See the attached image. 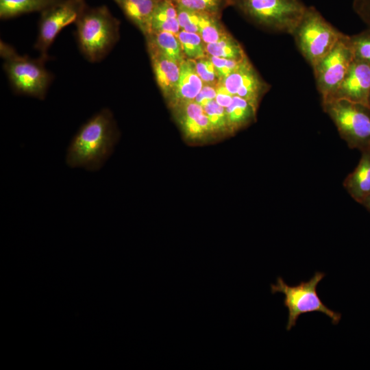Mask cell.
Instances as JSON below:
<instances>
[{
	"instance_id": "obj_1",
	"label": "cell",
	"mask_w": 370,
	"mask_h": 370,
	"mask_svg": "<svg viewBox=\"0 0 370 370\" xmlns=\"http://www.w3.org/2000/svg\"><path fill=\"white\" fill-rule=\"evenodd\" d=\"M119 138L112 112L103 108L82 124L73 136L66 151L65 163L70 168L97 171L112 154Z\"/></svg>"
},
{
	"instance_id": "obj_2",
	"label": "cell",
	"mask_w": 370,
	"mask_h": 370,
	"mask_svg": "<svg viewBox=\"0 0 370 370\" xmlns=\"http://www.w3.org/2000/svg\"><path fill=\"white\" fill-rule=\"evenodd\" d=\"M75 25L79 48L90 62L103 60L118 40L119 23L106 5L87 6Z\"/></svg>"
},
{
	"instance_id": "obj_3",
	"label": "cell",
	"mask_w": 370,
	"mask_h": 370,
	"mask_svg": "<svg viewBox=\"0 0 370 370\" xmlns=\"http://www.w3.org/2000/svg\"><path fill=\"white\" fill-rule=\"evenodd\" d=\"M230 5L256 25L291 36L308 6L303 0H230Z\"/></svg>"
},
{
	"instance_id": "obj_4",
	"label": "cell",
	"mask_w": 370,
	"mask_h": 370,
	"mask_svg": "<svg viewBox=\"0 0 370 370\" xmlns=\"http://www.w3.org/2000/svg\"><path fill=\"white\" fill-rule=\"evenodd\" d=\"M0 53L3 59L4 71L14 92L44 99L53 78L45 66L47 59L19 55L3 41L0 42Z\"/></svg>"
},
{
	"instance_id": "obj_5",
	"label": "cell",
	"mask_w": 370,
	"mask_h": 370,
	"mask_svg": "<svg viewBox=\"0 0 370 370\" xmlns=\"http://www.w3.org/2000/svg\"><path fill=\"white\" fill-rule=\"evenodd\" d=\"M344 34L328 22L314 6L307 8L292 36L300 53L312 68Z\"/></svg>"
},
{
	"instance_id": "obj_6",
	"label": "cell",
	"mask_w": 370,
	"mask_h": 370,
	"mask_svg": "<svg viewBox=\"0 0 370 370\" xmlns=\"http://www.w3.org/2000/svg\"><path fill=\"white\" fill-rule=\"evenodd\" d=\"M323 110L335 125L341 138L351 149H370V108L346 99L321 101Z\"/></svg>"
},
{
	"instance_id": "obj_7",
	"label": "cell",
	"mask_w": 370,
	"mask_h": 370,
	"mask_svg": "<svg viewBox=\"0 0 370 370\" xmlns=\"http://www.w3.org/2000/svg\"><path fill=\"white\" fill-rule=\"evenodd\" d=\"M325 275L323 272H316L309 280L302 281L295 286L288 285L282 278L278 277L276 283L271 285L273 294L280 293L284 295V305L288 312L287 331L295 326L299 316L309 312L323 313L331 319L334 325L340 322L341 314L325 305L317 293V286Z\"/></svg>"
},
{
	"instance_id": "obj_8",
	"label": "cell",
	"mask_w": 370,
	"mask_h": 370,
	"mask_svg": "<svg viewBox=\"0 0 370 370\" xmlns=\"http://www.w3.org/2000/svg\"><path fill=\"white\" fill-rule=\"evenodd\" d=\"M354 59L349 35L344 34L331 51L312 68L321 101L335 92Z\"/></svg>"
},
{
	"instance_id": "obj_9",
	"label": "cell",
	"mask_w": 370,
	"mask_h": 370,
	"mask_svg": "<svg viewBox=\"0 0 370 370\" xmlns=\"http://www.w3.org/2000/svg\"><path fill=\"white\" fill-rule=\"evenodd\" d=\"M87 7L85 0H58L40 12L34 48L49 58L48 50L60 31L77 21Z\"/></svg>"
},
{
	"instance_id": "obj_10",
	"label": "cell",
	"mask_w": 370,
	"mask_h": 370,
	"mask_svg": "<svg viewBox=\"0 0 370 370\" xmlns=\"http://www.w3.org/2000/svg\"><path fill=\"white\" fill-rule=\"evenodd\" d=\"M219 82L230 94L245 99L256 108L269 88V85L262 79L247 56Z\"/></svg>"
},
{
	"instance_id": "obj_11",
	"label": "cell",
	"mask_w": 370,
	"mask_h": 370,
	"mask_svg": "<svg viewBox=\"0 0 370 370\" xmlns=\"http://www.w3.org/2000/svg\"><path fill=\"white\" fill-rule=\"evenodd\" d=\"M369 93L370 65L354 59L341 85L329 99H346L369 106Z\"/></svg>"
},
{
	"instance_id": "obj_12",
	"label": "cell",
	"mask_w": 370,
	"mask_h": 370,
	"mask_svg": "<svg viewBox=\"0 0 370 370\" xmlns=\"http://www.w3.org/2000/svg\"><path fill=\"white\" fill-rule=\"evenodd\" d=\"M173 110L187 138L193 140L201 139L214 132L204 108L195 101L175 106Z\"/></svg>"
},
{
	"instance_id": "obj_13",
	"label": "cell",
	"mask_w": 370,
	"mask_h": 370,
	"mask_svg": "<svg viewBox=\"0 0 370 370\" xmlns=\"http://www.w3.org/2000/svg\"><path fill=\"white\" fill-rule=\"evenodd\" d=\"M204 82L199 77L193 60L185 59L180 63V74L176 87L168 100L175 106L193 101L201 91Z\"/></svg>"
},
{
	"instance_id": "obj_14",
	"label": "cell",
	"mask_w": 370,
	"mask_h": 370,
	"mask_svg": "<svg viewBox=\"0 0 370 370\" xmlns=\"http://www.w3.org/2000/svg\"><path fill=\"white\" fill-rule=\"evenodd\" d=\"M156 82L164 97L169 100L177 84L180 74V63L147 47Z\"/></svg>"
},
{
	"instance_id": "obj_15",
	"label": "cell",
	"mask_w": 370,
	"mask_h": 370,
	"mask_svg": "<svg viewBox=\"0 0 370 370\" xmlns=\"http://www.w3.org/2000/svg\"><path fill=\"white\" fill-rule=\"evenodd\" d=\"M343 184L348 194L360 204L370 194V149L361 151L357 166Z\"/></svg>"
},
{
	"instance_id": "obj_16",
	"label": "cell",
	"mask_w": 370,
	"mask_h": 370,
	"mask_svg": "<svg viewBox=\"0 0 370 370\" xmlns=\"http://www.w3.org/2000/svg\"><path fill=\"white\" fill-rule=\"evenodd\" d=\"M113 1L145 36L151 32L152 14L159 0Z\"/></svg>"
},
{
	"instance_id": "obj_17",
	"label": "cell",
	"mask_w": 370,
	"mask_h": 370,
	"mask_svg": "<svg viewBox=\"0 0 370 370\" xmlns=\"http://www.w3.org/2000/svg\"><path fill=\"white\" fill-rule=\"evenodd\" d=\"M180 31L175 5L171 0H159L152 14L151 32H168L178 36Z\"/></svg>"
},
{
	"instance_id": "obj_18",
	"label": "cell",
	"mask_w": 370,
	"mask_h": 370,
	"mask_svg": "<svg viewBox=\"0 0 370 370\" xmlns=\"http://www.w3.org/2000/svg\"><path fill=\"white\" fill-rule=\"evenodd\" d=\"M147 47L181 63L186 58L177 36L168 32H151L145 36Z\"/></svg>"
},
{
	"instance_id": "obj_19",
	"label": "cell",
	"mask_w": 370,
	"mask_h": 370,
	"mask_svg": "<svg viewBox=\"0 0 370 370\" xmlns=\"http://www.w3.org/2000/svg\"><path fill=\"white\" fill-rule=\"evenodd\" d=\"M225 110L230 130L234 132L249 124L256 117L257 108L245 99L234 95Z\"/></svg>"
},
{
	"instance_id": "obj_20",
	"label": "cell",
	"mask_w": 370,
	"mask_h": 370,
	"mask_svg": "<svg viewBox=\"0 0 370 370\" xmlns=\"http://www.w3.org/2000/svg\"><path fill=\"white\" fill-rule=\"evenodd\" d=\"M58 0H0V18L9 19L34 12H41Z\"/></svg>"
},
{
	"instance_id": "obj_21",
	"label": "cell",
	"mask_w": 370,
	"mask_h": 370,
	"mask_svg": "<svg viewBox=\"0 0 370 370\" xmlns=\"http://www.w3.org/2000/svg\"><path fill=\"white\" fill-rule=\"evenodd\" d=\"M208 56L241 61L247 57L241 45L230 34L217 42L206 44Z\"/></svg>"
},
{
	"instance_id": "obj_22",
	"label": "cell",
	"mask_w": 370,
	"mask_h": 370,
	"mask_svg": "<svg viewBox=\"0 0 370 370\" xmlns=\"http://www.w3.org/2000/svg\"><path fill=\"white\" fill-rule=\"evenodd\" d=\"M228 34L220 21L219 16L201 13L199 34L206 45L217 42Z\"/></svg>"
},
{
	"instance_id": "obj_23",
	"label": "cell",
	"mask_w": 370,
	"mask_h": 370,
	"mask_svg": "<svg viewBox=\"0 0 370 370\" xmlns=\"http://www.w3.org/2000/svg\"><path fill=\"white\" fill-rule=\"evenodd\" d=\"M177 37L186 59L197 60L208 56L206 43L199 34L181 30Z\"/></svg>"
},
{
	"instance_id": "obj_24",
	"label": "cell",
	"mask_w": 370,
	"mask_h": 370,
	"mask_svg": "<svg viewBox=\"0 0 370 370\" xmlns=\"http://www.w3.org/2000/svg\"><path fill=\"white\" fill-rule=\"evenodd\" d=\"M177 6L199 13L220 16L230 0H171Z\"/></svg>"
},
{
	"instance_id": "obj_25",
	"label": "cell",
	"mask_w": 370,
	"mask_h": 370,
	"mask_svg": "<svg viewBox=\"0 0 370 370\" xmlns=\"http://www.w3.org/2000/svg\"><path fill=\"white\" fill-rule=\"evenodd\" d=\"M355 60L370 65V29L349 36Z\"/></svg>"
},
{
	"instance_id": "obj_26",
	"label": "cell",
	"mask_w": 370,
	"mask_h": 370,
	"mask_svg": "<svg viewBox=\"0 0 370 370\" xmlns=\"http://www.w3.org/2000/svg\"><path fill=\"white\" fill-rule=\"evenodd\" d=\"M214 132H230L225 108L215 100L210 101L204 107Z\"/></svg>"
},
{
	"instance_id": "obj_27",
	"label": "cell",
	"mask_w": 370,
	"mask_h": 370,
	"mask_svg": "<svg viewBox=\"0 0 370 370\" xmlns=\"http://www.w3.org/2000/svg\"><path fill=\"white\" fill-rule=\"evenodd\" d=\"M193 60L196 71L204 84L217 86L219 83V76L208 56Z\"/></svg>"
},
{
	"instance_id": "obj_28",
	"label": "cell",
	"mask_w": 370,
	"mask_h": 370,
	"mask_svg": "<svg viewBox=\"0 0 370 370\" xmlns=\"http://www.w3.org/2000/svg\"><path fill=\"white\" fill-rule=\"evenodd\" d=\"M177 10L178 22L181 30L199 34V23L201 13L180 7H177Z\"/></svg>"
},
{
	"instance_id": "obj_29",
	"label": "cell",
	"mask_w": 370,
	"mask_h": 370,
	"mask_svg": "<svg viewBox=\"0 0 370 370\" xmlns=\"http://www.w3.org/2000/svg\"><path fill=\"white\" fill-rule=\"evenodd\" d=\"M212 62L216 69L217 73L220 80L223 79L234 71L240 63L245 59L241 61L230 60L214 56H210Z\"/></svg>"
},
{
	"instance_id": "obj_30",
	"label": "cell",
	"mask_w": 370,
	"mask_h": 370,
	"mask_svg": "<svg viewBox=\"0 0 370 370\" xmlns=\"http://www.w3.org/2000/svg\"><path fill=\"white\" fill-rule=\"evenodd\" d=\"M352 8L367 28L370 29V0H352Z\"/></svg>"
},
{
	"instance_id": "obj_31",
	"label": "cell",
	"mask_w": 370,
	"mask_h": 370,
	"mask_svg": "<svg viewBox=\"0 0 370 370\" xmlns=\"http://www.w3.org/2000/svg\"><path fill=\"white\" fill-rule=\"evenodd\" d=\"M217 86L204 84L201 91L197 95L194 101L204 108L210 101L214 100L217 95Z\"/></svg>"
},
{
	"instance_id": "obj_32",
	"label": "cell",
	"mask_w": 370,
	"mask_h": 370,
	"mask_svg": "<svg viewBox=\"0 0 370 370\" xmlns=\"http://www.w3.org/2000/svg\"><path fill=\"white\" fill-rule=\"evenodd\" d=\"M233 96L221 83L219 82L217 84V95L214 100L219 106L224 108L228 107L232 103Z\"/></svg>"
},
{
	"instance_id": "obj_33",
	"label": "cell",
	"mask_w": 370,
	"mask_h": 370,
	"mask_svg": "<svg viewBox=\"0 0 370 370\" xmlns=\"http://www.w3.org/2000/svg\"><path fill=\"white\" fill-rule=\"evenodd\" d=\"M360 204L370 212V194L365 197Z\"/></svg>"
},
{
	"instance_id": "obj_34",
	"label": "cell",
	"mask_w": 370,
	"mask_h": 370,
	"mask_svg": "<svg viewBox=\"0 0 370 370\" xmlns=\"http://www.w3.org/2000/svg\"><path fill=\"white\" fill-rule=\"evenodd\" d=\"M369 107L370 108V93L369 96V100H368Z\"/></svg>"
}]
</instances>
